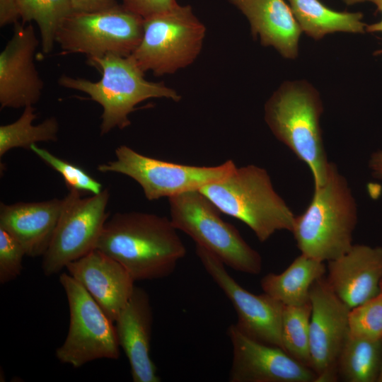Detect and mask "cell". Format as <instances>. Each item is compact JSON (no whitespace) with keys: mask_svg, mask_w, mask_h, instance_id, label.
Wrapping results in <instances>:
<instances>
[{"mask_svg":"<svg viewBox=\"0 0 382 382\" xmlns=\"http://www.w3.org/2000/svg\"><path fill=\"white\" fill-rule=\"evenodd\" d=\"M96 249L119 262L135 282L170 276L187 253L170 219L139 212L108 219Z\"/></svg>","mask_w":382,"mask_h":382,"instance_id":"6da1fadb","label":"cell"},{"mask_svg":"<svg viewBox=\"0 0 382 382\" xmlns=\"http://www.w3.org/2000/svg\"><path fill=\"white\" fill-rule=\"evenodd\" d=\"M357 222V203L347 181L330 162L325 181L314 187L306 210L295 216L291 233L301 254L328 262L351 248Z\"/></svg>","mask_w":382,"mask_h":382,"instance_id":"7a4b0ae2","label":"cell"},{"mask_svg":"<svg viewBox=\"0 0 382 382\" xmlns=\"http://www.w3.org/2000/svg\"><path fill=\"white\" fill-rule=\"evenodd\" d=\"M88 65L101 74L98 81L62 75L58 83L64 88L79 91L103 108L100 134L115 128L123 129L130 125L129 115L136 106L150 98H166L179 101L180 96L163 83L149 81L131 56L109 54L87 58Z\"/></svg>","mask_w":382,"mask_h":382,"instance_id":"3957f363","label":"cell"},{"mask_svg":"<svg viewBox=\"0 0 382 382\" xmlns=\"http://www.w3.org/2000/svg\"><path fill=\"white\" fill-rule=\"evenodd\" d=\"M323 110L318 92L306 81L284 82L265 105L270 130L308 166L314 187L324 183L330 163L320 126Z\"/></svg>","mask_w":382,"mask_h":382,"instance_id":"277c9868","label":"cell"},{"mask_svg":"<svg viewBox=\"0 0 382 382\" xmlns=\"http://www.w3.org/2000/svg\"><path fill=\"white\" fill-rule=\"evenodd\" d=\"M198 190L220 212L245 224L261 243L277 231H292L295 215L274 190L264 168L236 167L224 179Z\"/></svg>","mask_w":382,"mask_h":382,"instance_id":"5b68a950","label":"cell"},{"mask_svg":"<svg viewBox=\"0 0 382 382\" xmlns=\"http://www.w3.org/2000/svg\"><path fill=\"white\" fill-rule=\"evenodd\" d=\"M173 226L191 237L232 269L257 274L262 270L260 253L250 246L238 229L220 216V212L198 190L168 198Z\"/></svg>","mask_w":382,"mask_h":382,"instance_id":"8992f818","label":"cell"},{"mask_svg":"<svg viewBox=\"0 0 382 382\" xmlns=\"http://www.w3.org/2000/svg\"><path fill=\"white\" fill-rule=\"evenodd\" d=\"M205 33L191 6L178 4L144 19L141 40L130 56L144 73L173 74L196 59Z\"/></svg>","mask_w":382,"mask_h":382,"instance_id":"52a82bcc","label":"cell"},{"mask_svg":"<svg viewBox=\"0 0 382 382\" xmlns=\"http://www.w3.org/2000/svg\"><path fill=\"white\" fill-rule=\"evenodd\" d=\"M144 18L122 4L93 12H73L59 28L56 42L66 53L87 58L112 54L128 57L139 45Z\"/></svg>","mask_w":382,"mask_h":382,"instance_id":"ba28073f","label":"cell"},{"mask_svg":"<svg viewBox=\"0 0 382 382\" xmlns=\"http://www.w3.org/2000/svg\"><path fill=\"white\" fill-rule=\"evenodd\" d=\"M69 310L66 337L55 352L57 359L74 368L100 359L120 356L113 322L91 294L69 273L59 276Z\"/></svg>","mask_w":382,"mask_h":382,"instance_id":"9c48e42d","label":"cell"},{"mask_svg":"<svg viewBox=\"0 0 382 382\" xmlns=\"http://www.w3.org/2000/svg\"><path fill=\"white\" fill-rule=\"evenodd\" d=\"M115 153L116 159L100 164L98 170L129 176L139 184L150 201L199 190L224 179L236 168L232 160L216 166L165 161L141 154L125 145L118 146Z\"/></svg>","mask_w":382,"mask_h":382,"instance_id":"30bf717a","label":"cell"},{"mask_svg":"<svg viewBox=\"0 0 382 382\" xmlns=\"http://www.w3.org/2000/svg\"><path fill=\"white\" fill-rule=\"evenodd\" d=\"M109 191L91 197L71 189L63 198V207L51 243L42 255V270L47 277L57 274L66 266L96 248L108 219L106 207Z\"/></svg>","mask_w":382,"mask_h":382,"instance_id":"8fae6325","label":"cell"},{"mask_svg":"<svg viewBox=\"0 0 382 382\" xmlns=\"http://www.w3.org/2000/svg\"><path fill=\"white\" fill-rule=\"evenodd\" d=\"M196 254L204 268L233 304L236 323L243 334L282 349V322L284 304L266 293L253 294L242 287L214 254L196 245Z\"/></svg>","mask_w":382,"mask_h":382,"instance_id":"7c38bea8","label":"cell"},{"mask_svg":"<svg viewBox=\"0 0 382 382\" xmlns=\"http://www.w3.org/2000/svg\"><path fill=\"white\" fill-rule=\"evenodd\" d=\"M311 368L316 382L337 381V360L348 332L350 308L335 294L323 276L310 290Z\"/></svg>","mask_w":382,"mask_h":382,"instance_id":"4fadbf2b","label":"cell"},{"mask_svg":"<svg viewBox=\"0 0 382 382\" xmlns=\"http://www.w3.org/2000/svg\"><path fill=\"white\" fill-rule=\"evenodd\" d=\"M230 382H316L315 372L279 347L255 340L231 324Z\"/></svg>","mask_w":382,"mask_h":382,"instance_id":"5bb4252c","label":"cell"},{"mask_svg":"<svg viewBox=\"0 0 382 382\" xmlns=\"http://www.w3.org/2000/svg\"><path fill=\"white\" fill-rule=\"evenodd\" d=\"M39 44L32 25L18 22L0 53V105L19 108L33 105L40 100L44 83L34 63Z\"/></svg>","mask_w":382,"mask_h":382,"instance_id":"9a60e30c","label":"cell"},{"mask_svg":"<svg viewBox=\"0 0 382 382\" xmlns=\"http://www.w3.org/2000/svg\"><path fill=\"white\" fill-rule=\"evenodd\" d=\"M68 273L91 294L114 323L134 289V279L119 262L94 249L69 263Z\"/></svg>","mask_w":382,"mask_h":382,"instance_id":"2e32d148","label":"cell"},{"mask_svg":"<svg viewBox=\"0 0 382 382\" xmlns=\"http://www.w3.org/2000/svg\"><path fill=\"white\" fill-rule=\"evenodd\" d=\"M328 262L327 283L350 309L380 293L382 247L353 244L346 253Z\"/></svg>","mask_w":382,"mask_h":382,"instance_id":"e0dca14e","label":"cell"},{"mask_svg":"<svg viewBox=\"0 0 382 382\" xmlns=\"http://www.w3.org/2000/svg\"><path fill=\"white\" fill-rule=\"evenodd\" d=\"M114 323L118 344L129 361L133 381H161L150 354L153 311L144 289L134 286Z\"/></svg>","mask_w":382,"mask_h":382,"instance_id":"ac0fdd59","label":"cell"},{"mask_svg":"<svg viewBox=\"0 0 382 382\" xmlns=\"http://www.w3.org/2000/svg\"><path fill=\"white\" fill-rule=\"evenodd\" d=\"M63 199L42 202L1 203L0 228L13 236L29 257L42 256L54 233Z\"/></svg>","mask_w":382,"mask_h":382,"instance_id":"d6986e66","label":"cell"},{"mask_svg":"<svg viewBox=\"0 0 382 382\" xmlns=\"http://www.w3.org/2000/svg\"><path fill=\"white\" fill-rule=\"evenodd\" d=\"M248 19L254 37L274 47L284 57L295 59L302 30L284 0H229Z\"/></svg>","mask_w":382,"mask_h":382,"instance_id":"ffe728a7","label":"cell"},{"mask_svg":"<svg viewBox=\"0 0 382 382\" xmlns=\"http://www.w3.org/2000/svg\"><path fill=\"white\" fill-rule=\"evenodd\" d=\"M326 272L324 262L301 253L282 273L264 276L260 286L263 292L284 305L301 306L310 302L312 284Z\"/></svg>","mask_w":382,"mask_h":382,"instance_id":"44dd1931","label":"cell"},{"mask_svg":"<svg viewBox=\"0 0 382 382\" xmlns=\"http://www.w3.org/2000/svg\"><path fill=\"white\" fill-rule=\"evenodd\" d=\"M288 1L302 32L315 40L335 32L361 33L366 26L360 12L337 11L319 0Z\"/></svg>","mask_w":382,"mask_h":382,"instance_id":"7402d4cb","label":"cell"},{"mask_svg":"<svg viewBox=\"0 0 382 382\" xmlns=\"http://www.w3.org/2000/svg\"><path fill=\"white\" fill-rule=\"evenodd\" d=\"M381 361V340L355 337L347 332L337 360V380L378 382Z\"/></svg>","mask_w":382,"mask_h":382,"instance_id":"603a6c76","label":"cell"},{"mask_svg":"<svg viewBox=\"0 0 382 382\" xmlns=\"http://www.w3.org/2000/svg\"><path fill=\"white\" fill-rule=\"evenodd\" d=\"M36 117L33 106L28 105L24 108L17 120L0 126L1 158L13 148L30 150L31 146L37 142L57 139L59 123L57 118L50 117L34 125L33 122Z\"/></svg>","mask_w":382,"mask_h":382,"instance_id":"cb8c5ba5","label":"cell"},{"mask_svg":"<svg viewBox=\"0 0 382 382\" xmlns=\"http://www.w3.org/2000/svg\"><path fill=\"white\" fill-rule=\"evenodd\" d=\"M23 23L35 21L40 33L42 51L50 53L64 21L74 12L71 0H17Z\"/></svg>","mask_w":382,"mask_h":382,"instance_id":"d4e9b609","label":"cell"},{"mask_svg":"<svg viewBox=\"0 0 382 382\" xmlns=\"http://www.w3.org/2000/svg\"><path fill=\"white\" fill-rule=\"evenodd\" d=\"M311 314V302L301 306L284 305L282 322V349L310 368Z\"/></svg>","mask_w":382,"mask_h":382,"instance_id":"484cf974","label":"cell"},{"mask_svg":"<svg viewBox=\"0 0 382 382\" xmlns=\"http://www.w3.org/2000/svg\"><path fill=\"white\" fill-rule=\"evenodd\" d=\"M348 333L355 337L382 339V293L350 309Z\"/></svg>","mask_w":382,"mask_h":382,"instance_id":"4316f807","label":"cell"},{"mask_svg":"<svg viewBox=\"0 0 382 382\" xmlns=\"http://www.w3.org/2000/svg\"><path fill=\"white\" fill-rule=\"evenodd\" d=\"M30 150L63 177L69 190L74 189L93 195L99 194L103 190L102 184L83 168L58 158L35 144L31 146Z\"/></svg>","mask_w":382,"mask_h":382,"instance_id":"83f0119b","label":"cell"},{"mask_svg":"<svg viewBox=\"0 0 382 382\" xmlns=\"http://www.w3.org/2000/svg\"><path fill=\"white\" fill-rule=\"evenodd\" d=\"M25 255L26 254L22 245L9 233L0 228L1 284L8 283L21 274Z\"/></svg>","mask_w":382,"mask_h":382,"instance_id":"f1b7e54d","label":"cell"},{"mask_svg":"<svg viewBox=\"0 0 382 382\" xmlns=\"http://www.w3.org/2000/svg\"><path fill=\"white\" fill-rule=\"evenodd\" d=\"M122 5L144 19L165 12L178 4L176 0H122Z\"/></svg>","mask_w":382,"mask_h":382,"instance_id":"f546056e","label":"cell"},{"mask_svg":"<svg viewBox=\"0 0 382 382\" xmlns=\"http://www.w3.org/2000/svg\"><path fill=\"white\" fill-rule=\"evenodd\" d=\"M21 18L17 0H0V26L16 23Z\"/></svg>","mask_w":382,"mask_h":382,"instance_id":"4dcf8cb0","label":"cell"},{"mask_svg":"<svg viewBox=\"0 0 382 382\" xmlns=\"http://www.w3.org/2000/svg\"><path fill=\"white\" fill-rule=\"evenodd\" d=\"M76 12H93L117 5L116 0H71Z\"/></svg>","mask_w":382,"mask_h":382,"instance_id":"1f68e13d","label":"cell"},{"mask_svg":"<svg viewBox=\"0 0 382 382\" xmlns=\"http://www.w3.org/2000/svg\"><path fill=\"white\" fill-rule=\"evenodd\" d=\"M369 167L374 177L382 180V150L374 152L369 161Z\"/></svg>","mask_w":382,"mask_h":382,"instance_id":"d6a6232c","label":"cell"},{"mask_svg":"<svg viewBox=\"0 0 382 382\" xmlns=\"http://www.w3.org/2000/svg\"><path fill=\"white\" fill-rule=\"evenodd\" d=\"M375 4L377 6V10L382 13V0H377ZM366 31L369 33L382 32V19L378 23L366 25ZM375 54H382V50L375 52Z\"/></svg>","mask_w":382,"mask_h":382,"instance_id":"836d02e7","label":"cell"},{"mask_svg":"<svg viewBox=\"0 0 382 382\" xmlns=\"http://www.w3.org/2000/svg\"><path fill=\"white\" fill-rule=\"evenodd\" d=\"M347 4L351 5L353 4L359 3V2H363V1H371L374 4H376L377 0H343Z\"/></svg>","mask_w":382,"mask_h":382,"instance_id":"e575fe53","label":"cell"},{"mask_svg":"<svg viewBox=\"0 0 382 382\" xmlns=\"http://www.w3.org/2000/svg\"><path fill=\"white\" fill-rule=\"evenodd\" d=\"M381 347H382V339H381ZM378 382H382V361H381V371H380L379 377L378 379Z\"/></svg>","mask_w":382,"mask_h":382,"instance_id":"d590c367","label":"cell"},{"mask_svg":"<svg viewBox=\"0 0 382 382\" xmlns=\"http://www.w3.org/2000/svg\"><path fill=\"white\" fill-rule=\"evenodd\" d=\"M380 292L382 293V279L380 283Z\"/></svg>","mask_w":382,"mask_h":382,"instance_id":"8d00e7d4","label":"cell"}]
</instances>
